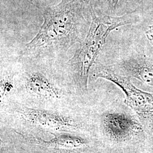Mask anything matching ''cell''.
Masks as SVG:
<instances>
[{
  "mask_svg": "<svg viewBox=\"0 0 153 153\" xmlns=\"http://www.w3.org/2000/svg\"><path fill=\"white\" fill-rule=\"evenodd\" d=\"M81 2H82L83 3L86 4V5H88L89 4V2H88V0H80Z\"/></svg>",
  "mask_w": 153,
  "mask_h": 153,
  "instance_id": "4fadbf2b",
  "label": "cell"
},
{
  "mask_svg": "<svg viewBox=\"0 0 153 153\" xmlns=\"http://www.w3.org/2000/svg\"><path fill=\"white\" fill-rule=\"evenodd\" d=\"M22 74L24 88L28 94L41 101L56 102L62 96L49 71L42 66H30Z\"/></svg>",
  "mask_w": 153,
  "mask_h": 153,
  "instance_id": "8992f818",
  "label": "cell"
},
{
  "mask_svg": "<svg viewBox=\"0 0 153 153\" xmlns=\"http://www.w3.org/2000/svg\"><path fill=\"white\" fill-rule=\"evenodd\" d=\"M93 74L95 78L108 80L120 88L126 96L125 103L142 123L149 140H153V93L138 88L133 84L129 76L117 73L107 66L96 67Z\"/></svg>",
  "mask_w": 153,
  "mask_h": 153,
  "instance_id": "3957f363",
  "label": "cell"
},
{
  "mask_svg": "<svg viewBox=\"0 0 153 153\" xmlns=\"http://www.w3.org/2000/svg\"><path fill=\"white\" fill-rule=\"evenodd\" d=\"M16 74L11 70L3 68L1 71L0 78V97L1 103L4 101L14 88V78Z\"/></svg>",
  "mask_w": 153,
  "mask_h": 153,
  "instance_id": "9c48e42d",
  "label": "cell"
},
{
  "mask_svg": "<svg viewBox=\"0 0 153 153\" xmlns=\"http://www.w3.org/2000/svg\"><path fill=\"white\" fill-rule=\"evenodd\" d=\"M89 5L80 0H61L43 11V22L35 36L23 47L21 56L39 60L66 52L81 44L88 32Z\"/></svg>",
  "mask_w": 153,
  "mask_h": 153,
  "instance_id": "6da1fadb",
  "label": "cell"
},
{
  "mask_svg": "<svg viewBox=\"0 0 153 153\" xmlns=\"http://www.w3.org/2000/svg\"><path fill=\"white\" fill-rule=\"evenodd\" d=\"M118 68L121 74L135 78L153 88V61L143 56L131 57L122 61Z\"/></svg>",
  "mask_w": 153,
  "mask_h": 153,
  "instance_id": "52a82bcc",
  "label": "cell"
},
{
  "mask_svg": "<svg viewBox=\"0 0 153 153\" xmlns=\"http://www.w3.org/2000/svg\"><path fill=\"white\" fill-rule=\"evenodd\" d=\"M31 140L33 143L47 148L61 149L83 148L88 143L87 139L79 136L67 133L57 134V135H55L53 138L48 141L43 140L39 138H33Z\"/></svg>",
  "mask_w": 153,
  "mask_h": 153,
  "instance_id": "ba28073f",
  "label": "cell"
},
{
  "mask_svg": "<svg viewBox=\"0 0 153 153\" xmlns=\"http://www.w3.org/2000/svg\"><path fill=\"white\" fill-rule=\"evenodd\" d=\"M91 16L88 33L82 43L66 63V71L80 91L88 90V77L100 51L110 33L116 28L135 22L131 14L112 16L98 14L89 4Z\"/></svg>",
  "mask_w": 153,
  "mask_h": 153,
  "instance_id": "7a4b0ae2",
  "label": "cell"
},
{
  "mask_svg": "<svg viewBox=\"0 0 153 153\" xmlns=\"http://www.w3.org/2000/svg\"><path fill=\"white\" fill-rule=\"evenodd\" d=\"M104 135L111 142L118 145L144 146L149 140L137 116L125 111L110 110L101 117Z\"/></svg>",
  "mask_w": 153,
  "mask_h": 153,
  "instance_id": "277c9868",
  "label": "cell"
},
{
  "mask_svg": "<svg viewBox=\"0 0 153 153\" xmlns=\"http://www.w3.org/2000/svg\"><path fill=\"white\" fill-rule=\"evenodd\" d=\"M14 110L22 120L48 130L75 131L81 127L76 119L53 111L33 108L21 104H14Z\"/></svg>",
  "mask_w": 153,
  "mask_h": 153,
  "instance_id": "5b68a950",
  "label": "cell"
},
{
  "mask_svg": "<svg viewBox=\"0 0 153 153\" xmlns=\"http://www.w3.org/2000/svg\"><path fill=\"white\" fill-rule=\"evenodd\" d=\"M138 153H153V148L150 147L145 150H141L140 151H138Z\"/></svg>",
  "mask_w": 153,
  "mask_h": 153,
  "instance_id": "7c38bea8",
  "label": "cell"
},
{
  "mask_svg": "<svg viewBox=\"0 0 153 153\" xmlns=\"http://www.w3.org/2000/svg\"><path fill=\"white\" fill-rule=\"evenodd\" d=\"M145 33L149 42L153 45V26L149 27V30Z\"/></svg>",
  "mask_w": 153,
  "mask_h": 153,
  "instance_id": "30bf717a",
  "label": "cell"
},
{
  "mask_svg": "<svg viewBox=\"0 0 153 153\" xmlns=\"http://www.w3.org/2000/svg\"><path fill=\"white\" fill-rule=\"evenodd\" d=\"M108 1H109L110 7H111V10H114L116 7V6L117 5L119 0H108Z\"/></svg>",
  "mask_w": 153,
  "mask_h": 153,
  "instance_id": "8fae6325",
  "label": "cell"
}]
</instances>
